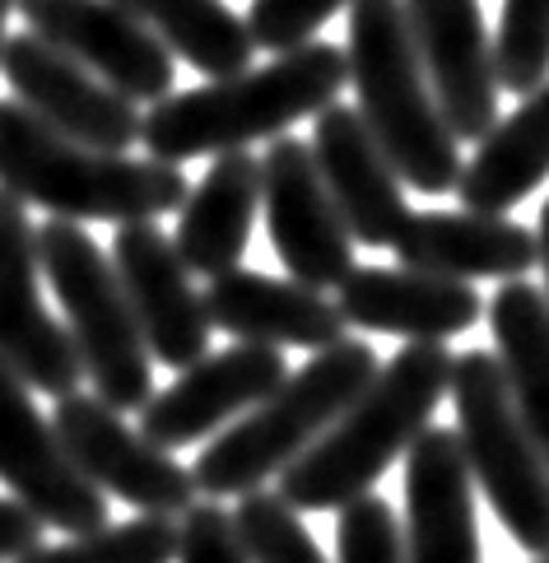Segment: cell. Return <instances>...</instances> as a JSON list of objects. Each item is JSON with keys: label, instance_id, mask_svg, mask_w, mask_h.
I'll use <instances>...</instances> for the list:
<instances>
[{"label": "cell", "instance_id": "1", "mask_svg": "<svg viewBox=\"0 0 549 563\" xmlns=\"http://www.w3.org/2000/svg\"><path fill=\"white\" fill-rule=\"evenodd\" d=\"M452 387L447 345L410 340L392 364L377 368L336 424L294 466L279 471V498L294 512H340L344 503L373 494L396 456L433 424V410Z\"/></svg>", "mask_w": 549, "mask_h": 563}, {"label": "cell", "instance_id": "2", "mask_svg": "<svg viewBox=\"0 0 549 563\" xmlns=\"http://www.w3.org/2000/svg\"><path fill=\"white\" fill-rule=\"evenodd\" d=\"M344 52L336 43H303L271 66L210 79L200 89L168 93L140 117V145L158 164H187L200 154H233L256 140L284 135L303 117L331 108L344 89Z\"/></svg>", "mask_w": 549, "mask_h": 563}, {"label": "cell", "instance_id": "3", "mask_svg": "<svg viewBox=\"0 0 549 563\" xmlns=\"http://www.w3.org/2000/svg\"><path fill=\"white\" fill-rule=\"evenodd\" d=\"M0 191L70 224H150L187 200L177 164L89 150L0 98Z\"/></svg>", "mask_w": 549, "mask_h": 563}, {"label": "cell", "instance_id": "4", "mask_svg": "<svg viewBox=\"0 0 549 563\" xmlns=\"http://www.w3.org/2000/svg\"><path fill=\"white\" fill-rule=\"evenodd\" d=\"M340 52L344 75L359 93L354 112L377 140L386 164L396 168L400 187H415L424 196L457 191L465 168L461 145L438 117L400 0H350V43Z\"/></svg>", "mask_w": 549, "mask_h": 563}, {"label": "cell", "instance_id": "5", "mask_svg": "<svg viewBox=\"0 0 549 563\" xmlns=\"http://www.w3.org/2000/svg\"><path fill=\"white\" fill-rule=\"evenodd\" d=\"M377 368H382L377 350L369 340H350V335L331 350H317L303 368H289V377L261 406H252L215 442L200 448L191 466L196 494L219 503L266 489V479H279L284 466H294L336 424L344 406L373 382Z\"/></svg>", "mask_w": 549, "mask_h": 563}, {"label": "cell", "instance_id": "6", "mask_svg": "<svg viewBox=\"0 0 549 563\" xmlns=\"http://www.w3.org/2000/svg\"><path fill=\"white\" fill-rule=\"evenodd\" d=\"M37 271L66 312V335L79 354V368L94 382V396L108 410L131 415L154 396V358L140 340L127 294L117 285L108 252L70 219H47L33 229Z\"/></svg>", "mask_w": 549, "mask_h": 563}, {"label": "cell", "instance_id": "7", "mask_svg": "<svg viewBox=\"0 0 549 563\" xmlns=\"http://www.w3.org/2000/svg\"><path fill=\"white\" fill-rule=\"evenodd\" d=\"M457 406V438L465 452L471 479L494 503V512L521 550L549 554V471L536 452L531 433L507 396L503 364L490 350H465L452 358V387Z\"/></svg>", "mask_w": 549, "mask_h": 563}, {"label": "cell", "instance_id": "8", "mask_svg": "<svg viewBox=\"0 0 549 563\" xmlns=\"http://www.w3.org/2000/svg\"><path fill=\"white\" fill-rule=\"evenodd\" d=\"M52 429L75 471L98 494L131 503L145 517H182L196 503V479L173 452H158L98 396L70 391L56 400Z\"/></svg>", "mask_w": 549, "mask_h": 563}, {"label": "cell", "instance_id": "9", "mask_svg": "<svg viewBox=\"0 0 549 563\" xmlns=\"http://www.w3.org/2000/svg\"><path fill=\"white\" fill-rule=\"evenodd\" d=\"M405 29L457 145H480L498 126V75L480 0H400Z\"/></svg>", "mask_w": 549, "mask_h": 563}, {"label": "cell", "instance_id": "10", "mask_svg": "<svg viewBox=\"0 0 549 563\" xmlns=\"http://www.w3.org/2000/svg\"><path fill=\"white\" fill-rule=\"evenodd\" d=\"M47 47L66 52L75 66L103 79L127 103H158L173 93V56L158 37L112 0H14Z\"/></svg>", "mask_w": 549, "mask_h": 563}, {"label": "cell", "instance_id": "11", "mask_svg": "<svg viewBox=\"0 0 549 563\" xmlns=\"http://www.w3.org/2000/svg\"><path fill=\"white\" fill-rule=\"evenodd\" d=\"M0 364L52 400L79 391L85 377L66 327L43 303L29 206L10 191H0Z\"/></svg>", "mask_w": 549, "mask_h": 563}, {"label": "cell", "instance_id": "12", "mask_svg": "<svg viewBox=\"0 0 549 563\" xmlns=\"http://www.w3.org/2000/svg\"><path fill=\"white\" fill-rule=\"evenodd\" d=\"M261 210H266L271 247L294 285L327 294L354 271V243L321 187L308 140L275 135L261 154Z\"/></svg>", "mask_w": 549, "mask_h": 563}, {"label": "cell", "instance_id": "13", "mask_svg": "<svg viewBox=\"0 0 549 563\" xmlns=\"http://www.w3.org/2000/svg\"><path fill=\"white\" fill-rule=\"evenodd\" d=\"M0 485L43 527L66 536L108 527V498L75 471L52 419L33 406V391L6 364H0Z\"/></svg>", "mask_w": 549, "mask_h": 563}, {"label": "cell", "instance_id": "14", "mask_svg": "<svg viewBox=\"0 0 549 563\" xmlns=\"http://www.w3.org/2000/svg\"><path fill=\"white\" fill-rule=\"evenodd\" d=\"M108 261L154 364L182 373L210 354L215 327L206 317V298L196 294L191 271L182 266L173 238L154 219L150 224H117Z\"/></svg>", "mask_w": 549, "mask_h": 563}, {"label": "cell", "instance_id": "15", "mask_svg": "<svg viewBox=\"0 0 549 563\" xmlns=\"http://www.w3.org/2000/svg\"><path fill=\"white\" fill-rule=\"evenodd\" d=\"M0 75L14 89V103L37 122L79 140L89 150L127 154L140 145V108L112 93L103 79L75 66L66 52L47 47L37 33H14L0 47Z\"/></svg>", "mask_w": 549, "mask_h": 563}, {"label": "cell", "instance_id": "16", "mask_svg": "<svg viewBox=\"0 0 549 563\" xmlns=\"http://www.w3.org/2000/svg\"><path fill=\"white\" fill-rule=\"evenodd\" d=\"M289 377L284 354L271 345H233L196 358L191 368H182L173 387L154 391L140 406V438L154 442L158 452H177L191 442L229 429L252 406H261L279 382Z\"/></svg>", "mask_w": 549, "mask_h": 563}, {"label": "cell", "instance_id": "17", "mask_svg": "<svg viewBox=\"0 0 549 563\" xmlns=\"http://www.w3.org/2000/svg\"><path fill=\"white\" fill-rule=\"evenodd\" d=\"M308 150L350 243L392 247L400 224L410 219V206H405V187L396 168L386 164V154L363 126V117L344 103L321 108Z\"/></svg>", "mask_w": 549, "mask_h": 563}, {"label": "cell", "instance_id": "18", "mask_svg": "<svg viewBox=\"0 0 549 563\" xmlns=\"http://www.w3.org/2000/svg\"><path fill=\"white\" fill-rule=\"evenodd\" d=\"M405 563H480L475 479L457 429L429 424L405 448Z\"/></svg>", "mask_w": 549, "mask_h": 563}, {"label": "cell", "instance_id": "19", "mask_svg": "<svg viewBox=\"0 0 549 563\" xmlns=\"http://www.w3.org/2000/svg\"><path fill=\"white\" fill-rule=\"evenodd\" d=\"M336 312L354 331H382L405 340L447 345L484 317V303L471 285L405 266H354L336 285Z\"/></svg>", "mask_w": 549, "mask_h": 563}, {"label": "cell", "instance_id": "20", "mask_svg": "<svg viewBox=\"0 0 549 563\" xmlns=\"http://www.w3.org/2000/svg\"><path fill=\"white\" fill-rule=\"evenodd\" d=\"M206 317L215 331H229L238 345H298V350H331L344 340V321L336 312V298L317 294L294 279H275L261 271H223L210 279Z\"/></svg>", "mask_w": 549, "mask_h": 563}, {"label": "cell", "instance_id": "21", "mask_svg": "<svg viewBox=\"0 0 549 563\" xmlns=\"http://www.w3.org/2000/svg\"><path fill=\"white\" fill-rule=\"evenodd\" d=\"M392 252L405 271L442 275V279H521L536 266V229L507 214L480 210H429L410 214L396 233Z\"/></svg>", "mask_w": 549, "mask_h": 563}, {"label": "cell", "instance_id": "22", "mask_svg": "<svg viewBox=\"0 0 549 563\" xmlns=\"http://www.w3.org/2000/svg\"><path fill=\"white\" fill-rule=\"evenodd\" d=\"M177 210L182 219L173 247L182 266L206 279L238 271L261 210V158H252L248 150L215 154L210 173L196 187H187V200Z\"/></svg>", "mask_w": 549, "mask_h": 563}, {"label": "cell", "instance_id": "23", "mask_svg": "<svg viewBox=\"0 0 549 563\" xmlns=\"http://www.w3.org/2000/svg\"><path fill=\"white\" fill-rule=\"evenodd\" d=\"M549 177V79L521 98L517 112L498 117V126L480 140L475 158L461 168V210L507 214Z\"/></svg>", "mask_w": 549, "mask_h": 563}, {"label": "cell", "instance_id": "24", "mask_svg": "<svg viewBox=\"0 0 549 563\" xmlns=\"http://www.w3.org/2000/svg\"><path fill=\"white\" fill-rule=\"evenodd\" d=\"M490 327L498 340V364L507 377V396L531 433L536 452L549 471V303L536 285L507 279L490 303Z\"/></svg>", "mask_w": 549, "mask_h": 563}, {"label": "cell", "instance_id": "25", "mask_svg": "<svg viewBox=\"0 0 549 563\" xmlns=\"http://www.w3.org/2000/svg\"><path fill=\"white\" fill-rule=\"evenodd\" d=\"M131 19H140L168 56H182L210 79H229L252 70V33L223 0H112Z\"/></svg>", "mask_w": 549, "mask_h": 563}, {"label": "cell", "instance_id": "26", "mask_svg": "<svg viewBox=\"0 0 549 563\" xmlns=\"http://www.w3.org/2000/svg\"><path fill=\"white\" fill-rule=\"evenodd\" d=\"M177 559V521L173 517H131L108 521L98 531L70 536L66 545H37L14 563H173Z\"/></svg>", "mask_w": 549, "mask_h": 563}, {"label": "cell", "instance_id": "27", "mask_svg": "<svg viewBox=\"0 0 549 563\" xmlns=\"http://www.w3.org/2000/svg\"><path fill=\"white\" fill-rule=\"evenodd\" d=\"M229 517L248 563H327L312 531L303 527V512H294L275 489L242 494Z\"/></svg>", "mask_w": 549, "mask_h": 563}, {"label": "cell", "instance_id": "28", "mask_svg": "<svg viewBox=\"0 0 549 563\" xmlns=\"http://www.w3.org/2000/svg\"><path fill=\"white\" fill-rule=\"evenodd\" d=\"M494 75L507 93H536L549 79V0H503L494 37Z\"/></svg>", "mask_w": 549, "mask_h": 563}, {"label": "cell", "instance_id": "29", "mask_svg": "<svg viewBox=\"0 0 549 563\" xmlns=\"http://www.w3.org/2000/svg\"><path fill=\"white\" fill-rule=\"evenodd\" d=\"M336 550H340V563H405L400 521L386 508V498L363 494L354 503H344L336 521Z\"/></svg>", "mask_w": 549, "mask_h": 563}, {"label": "cell", "instance_id": "30", "mask_svg": "<svg viewBox=\"0 0 549 563\" xmlns=\"http://www.w3.org/2000/svg\"><path fill=\"white\" fill-rule=\"evenodd\" d=\"M344 5L350 0H252L242 24L252 33V47H266L279 56V52L312 43V33Z\"/></svg>", "mask_w": 549, "mask_h": 563}, {"label": "cell", "instance_id": "31", "mask_svg": "<svg viewBox=\"0 0 549 563\" xmlns=\"http://www.w3.org/2000/svg\"><path fill=\"white\" fill-rule=\"evenodd\" d=\"M177 563H248L238 536H233V517L219 503H191L177 521Z\"/></svg>", "mask_w": 549, "mask_h": 563}, {"label": "cell", "instance_id": "32", "mask_svg": "<svg viewBox=\"0 0 549 563\" xmlns=\"http://www.w3.org/2000/svg\"><path fill=\"white\" fill-rule=\"evenodd\" d=\"M43 521H37L24 503L14 498H0V563L6 559H24L43 545Z\"/></svg>", "mask_w": 549, "mask_h": 563}, {"label": "cell", "instance_id": "33", "mask_svg": "<svg viewBox=\"0 0 549 563\" xmlns=\"http://www.w3.org/2000/svg\"><path fill=\"white\" fill-rule=\"evenodd\" d=\"M536 261L545 266V303H549V200L540 206V229H536Z\"/></svg>", "mask_w": 549, "mask_h": 563}, {"label": "cell", "instance_id": "34", "mask_svg": "<svg viewBox=\"0 0 549 563\" xmlns=\"http://www.w3.org/2000/svg\"><path fill=\"white\" fill-rule=\"evenodd\" d=\"M14 10V0H0V47H6V19Z\"/></svg>", "mask_w": 549, "mask_h": 563}, {"label": "cell", "instance_id": "35", "mask_svg": "<svg viewBox=\"0 0 549 563\" xmlns=\"http://www.w3.org/2000/svg\"><path fill=\"white\" fill-rule=\"evenodd\" d=\"M536 563H549V554H545V559H536Z\"/></svg>", "mask_w": 549, "mask_h": 563}]
</instances>
